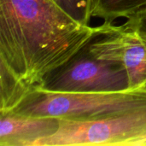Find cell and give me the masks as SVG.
Wrapping results in <instances>:
<instances>
[{"label": "cell", "mask_w": 146, "mask_h": 146, "mask_svg": "<svg viewBox=\"0 0 146 146\" xmlns=\"http://www.w3.org/2000/svg\"><path fill=\"white\" fill-rule=\"evenodd\" d=\"M103 33V25L75 21L54 0H0V64L32 87Z\"/></svg>", "instance_id": "1"}, {"label": "cell", "mask_w": 146, "mask_h": 146, "mask_svg": "<svg viewBox=\"0 0 146 146\" xmlns=\"http://www.w3.org/2000/svg\"><path fill=\"white\" fill-rule=\"evenodd\" d=\"M146 107V89L58 92L35 86L12 111L33 117L91 121Z\"/></svg>", "instance_id": "2"}, {"label": "cell", "mask_w": 146, "mask_h": 146, "mask_svg": "<svg viewBox=\"0 0 146 146\" xmlns=\"http://www.w3.org/2000/svg\"><path fill=\"white\" fill-rule=\"evenodd\" d=\"M146 146V107L98 120H59L57 132L33 146Z\"/></svg>", "instance_id": "3"}, {"label": "cell", "mask_w": 146, "mask_h": 146, "mask_svg": "<svg viewBox=\"0 0 146 146\" xmlns=\"http://www.w3.org/2000/svg\"><path fill=\"white\" fill-rule=\"evenodd\" d=\"M90 44L70 60L49 73L39 86L58 92H114L128 88L126 69L118 62L101 60L90 50Z\"/></svg>", "instance_id": "4"}, {"label": "cell", "mask_w": 146, "mask_h": 146, "mask_svg": "<svg viewBox=\"0 0 146 146\" xmlns=\"http://www.w3.org/2000/svg\"><path fill=\"white\" fill-rule=\"evenodd\" d=\"M103 35L90 44L98 59L118 62L127 74L128 89H146V35L126 26L103 23Z\"/></svg>", "instance_id": "5"}, {"label": "cell", "mask_w": 146, "mask_h": 146, "mask_svg": "<svg viewBox=\"0 0 146 146\" xmlns=\"http://www.w3.org/2000/svg\"><path fill=\"white\" fill-rule=\"evenodd\" d=\"M58 128L57 118L0 113V145L33 146L40 139L55 134Z\"/></svg>", "instance_id": "6"}, {"label": "cell", "mask_w": 146, "mask_h": 146, "mask_svg": "<svg viewBox=\"0 0 146 146\" xmlns=\"http://www.w3.org/2000/svg\"><path fill=\"white\" fill-rule=\"evenodd\" d=\"M146 7V0H90V15L113 24L120 18H128Z\"/></svg>", "instance_id": "7"}, {"label": "cell", "mask_w": 146, "mask_h": 146, "mask_svg": "<svg viewBox=\"0 0 146 146\" xmlns=\"http://www.w3.org/2000/svg\"><path fill=\"white\" fill-rule=\"evenodd\" d=\"M34 87L19 80L0 64V113L14 110Z\"/></svg>", "instance_id": "8"}, {"label": "cell", "mask_w": 146, "mask_h": 146, "mask_svg": "<svg viewBox=\"0 0 146 146\" xmlns=\"http://www.w3.org/2000/svg\"><path fill=\"white\" fill-rule=\"evenodd\" d=\"M55 3L75 21L90 25V0H54Z\"/></svg>", "instance_id": "9"}, {"label": "cell", "mask_w": 146, "mask_h": 146, "mask_svg": "<svg viewBox=\"0 0 146 146\" xmlns=\"http://www.w3.org/2000/svg\"><path fill=\"white\" fill-rule=\"evenodd\" d=\"M123 25L146 35V7L127 18V21Z\"/></svg>", "instance_id": "10"}]
</instances>
